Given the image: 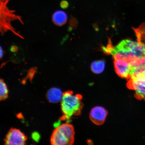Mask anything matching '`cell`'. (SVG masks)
I'll list each match as a JSON object with an SVG mask.
<instances>
[{
    "instance_id": "6da1fadb",
    "label": "cell",
    "mask_w": 145,
    "mask_h": 145,
    "mask_svg": "<svg viewBox=\"0 0 145 145\" xmlns=\"http://www.w3.org/2000/svg\"><path fill=\"white\" fill-rule=\"evenodd\" d=\"M110 54L114 59L126 60L130 63L145 56V42L125 39L113 46Z\"/></svg>"
},
{
    "instance_id": "7a4b0ae2",
    "label": "cell",
    "mask_w": 145,
    "mask_h": 145,
    "mask_svg": "<svg viewBox=\"0 0 145 145\" xmlns=\"http://www.w3.org/2000/svg\"><path fill=\"white\" fill-rule=\"evenodd\" d=\"M82 99V96L80 94H74L70 91L64 92L61 101L63 114L61 120L70 122L73 117L80 115L83 106Z\"/></svg>"
},
{
    "instance_id": "3957f363",
    "label": "cell",
    "mask_w": 145,
    "mask_h": 145,
    "mask_svg": "<svg viewBox=\"0 0 145 145\" xmlns=\"http://www.w3.org/2000/svg\"><path fill=\"white\" fill-rule=\"evenodd\" d=\"M9 0L1 1V35H3L5 32L10 31L22 39H24L23 36L16 31L12 26V22L18 20L23 24H24L20 16L16 15L14 13V11L9 10L7 5Z\"/></svg>"
},
{
    "instance_id": "277c9868",
    "label": "cell",
    "mask_w": 145,
    "mask_h": 145,
    "mask_svg": "<svg viewBox=\"0 0 145 145\" xmlns=\"http://www.w3.org/2000/svg\"><path fill=\"white\" fill-rule=\"evenodd\" d=\"M75 135L73 126L68 123H65L54 130L50 142L54 145H71L74 142Z\"/></svg>"
},
{
    "instance_id": "5b68a950",
    "label": "cell",
    "mask_w": 145,
    "mask_h": 145,
    "mask_svg": "<svg viewBox=\"0 0 145 145\" xmlns=\"http://www.w3.org/2000/svg\"><path fill=\"white\" fill-rule=\"evenodd\" d=\"M127 86L135 91V97L139 100L145 99V74L131 77L128 80Z\"/></svg>"
},
{
    "instance_id": "8992f818",
    "label": "cell",
    "mask_w": 145,
    "mask_h": 145,
    "mask_svg": "<svg viewBox=\"0 0 145 145\" xmlns=\"http://www.w3.org/2000/svg\"><path fill=\"white\" fill-rule=\"evenodd\" d=\"M27 137L19 129L12 128L9 130L5 139V144L8 145H24Z\"/></svg>"
},
{
    "instance_id": "52a82bcc",
    "label": "cell",
    "mask_w": 145,
    "mask_h": 145,
    "mask_svg": "<svg viewBox=\"0 0 145 145\" xmlns=\"http://www.w3.org/2000/svg\"><path fill=\"white\" fill-rule=\"evenodd\" d=\"M114 66L116 73L123 78L128 80L130 78L131 66L127 61L122 59H114Z\"/></svg>"
},
{
    "instance_id": "ba28073f",
    "label": "cell",
    "mask_w": 145,
    "mask_h": 145,
    "mask_svg": "<svg viewBox=\"0 0 145 145\" xmlns=\"http://www.w3.org/2000/svg\"><path fill=\"white\" fill-rule=\"evenodd\" d=\"M108 114V111L101 106H96L92 109L90 112L91 121L97 125H101L104 123Z\"/></svg>"
},
{
    "instance_id": "9c48e42d",
    "label": "cell",
    "mask_w": 145,
    "mask_h": 145,
    "mask_svg": "<svg viewBox=\"0 0 145 145\" xmlns=\"http://www.w3.org/2000/svg\"><path fill=\"white\" fill-rule=\"evenodd\" d=\"M130 63L131 66L130 78L145 74V56L142 58L135 59Z\"/></svg>"
},
{
    "instance_id": "30bf717a",
    "label": "cell",
    "mask_w": 145,
    "mask_h": 145,
    "mask_svg": "<svg viewBox=\"0 0 145 145\" xmlns=\"http://www.w3.org/2000/svg\"><path fill=\"white\" fill-rule=\"evenodd\" d=\"M63 93L60 89L54 88L48 90L46 94V97L50 102L57 103L61 101Z\"/></svg>"
},
{
    "instance_id": "8fae6325",
    "label": "cell",
    "mask_w": 145,
    "mask_h": 145,
    "mask_svg": "<svg viewBox=\"0 0 145 145\" xmlns=\"http://www.w3.org/2000/svg\"><path fill=\"white\" fill-rule=\"evenodd\" d=\"M52 20L54 24L57 26H61L67 23L68 16L63 11L57 10L52 14Z\"/></svg>"
},
{
    "instance_id": "7c38bea8",
    "label": "cell",
    "mask_w": 145,
    "mask_h": 145,
    "mask_svg": "<svg viewBox=\"0 0 145 145\" xmlns=\"http://www.w3.org/2000/svg\"><path fill=\"white\" fill-rule=\"evenodd\" d=\"M105 68V62L104 60L94 61L91 65L92 71L94 73L99 74L104 71Z\"/></svg>"
},
{
    "instance_id": "4fadbf2b",
    "label": "cell",
    "mask_w": 145,
    "mask_h": 145,
    "mask_svg": "<svg viewBox=\"0 0 145 145\" xmlns=\"http://www.w3.org/2000/svg\"><path fill=\"white\" fill-rule=\"evenodd\" d=\"M8 90L6 84L3 79L0 81V99L4 100L8 97Z\"/></svg>"
},
{
    "instance_id": "5bb4252c",
    "label": "cell",
    "mask_w": 145,
    "mask_h": 145,
    "mask_svg": "<svg viewBox=\"0 0 145 145\" xmlns=\"http://www.w3.org/2000/svg\"><path fill=\"white\" fill-rule=\"evenodd\" d=\"M37 68L33 67L30 69L28 71H27V74L26 77L27 79H29L31 81L32 80L35 75V73L37 72Z\"/></svg>"
},
{
    "instance_id": "9a60e30c",
    "label": "cell",
    "mask_w": 145,
    "mask_h": 145,
    "mask_svg": "<svg viewBox=\"0 0 145 145\" xmlns=\"http://www.w3.org/2000/svg\"><path fill=\"white\" fill-rule=\"evenodd\" d=\"M77 24V22L75 18L73 17L71 18L69 22L70 28H75Z\"/></svg>"
},
{
    "instance_id": "2e32d148",
    "label": "cell",
    "mask_w": 145,
    "mask_h": 145,
    "mask_svg": "<svg viewBox=\"0 0 145 145\" xmlns=\"http://www.w3.org/2000/svg\"><path fill=\"white\" fill-rule=\"evenodd\" d=\"M32 137L33 140L36 142H37L40 139V135L38 132H34L32 134Z\"/></svg>"
},
{
    "instance_id": "e0dca14e",
    "label": "cell",
    "mask_w": 145,
    "mask_h": 145,
    "mask_svg": "<svg viewBox=\"0 0 145 145\" xmlns=\"http://www.w3.org/2000/svg\"><path fill=\"white\" fill-rule=\"evenodd\" d=\"M19 48L17 45H12L10 46V51L12 53H16L19 50Z\"/></svg>"
},
{
    "instance_id": "ac0fdd59",
    "label": "cell",
    "mask_w": 145,
    "mask_h": 145,
    "mask_svg": "<svg viewBox=\"0 0 145 145\" xmlns=\"http://www.w3.org/2000/svg\"><path fill=\"white\" fill-rule=\"evenodd\" d=\"M60 6L61 8L63 9H66L68 8L69 3L67 1H63L61 2L60 3Z\"/></svg>"
},
{
    "instance_id": "d6986e66",
    "label": "cell",
    "mask_w": 145,
    "mask_h": 145,
    "mask_svg": "<svg viewBox=\"0 0 145 145\" xmlns=\"http://www.w3.org/2000/svg\"><path fill=\"white\" fill-rule=\"evenodd\" d=\"M5 54V52L4 50H3V48L1 45V55H0V57H1V60L2 59L4 54Z\"/></svg>"
},
{
    "instance_id": "ffe728a7",
    "label": "cell",
    "mask_w": 145,
    "mask_h": 145,
    "mask_svg": "<svg viewBox=\"0 0 145 145\" xmlns=\"http://www.w3.org/2000/svg\"><path fill=\"white\" fill-rule=\"evenodd\" d=\"M61 121H58L57 122H56L55 123H54V126L55 127V128L57 127H59V126L61 125Z\"/></svg>"
}]
</instances>
